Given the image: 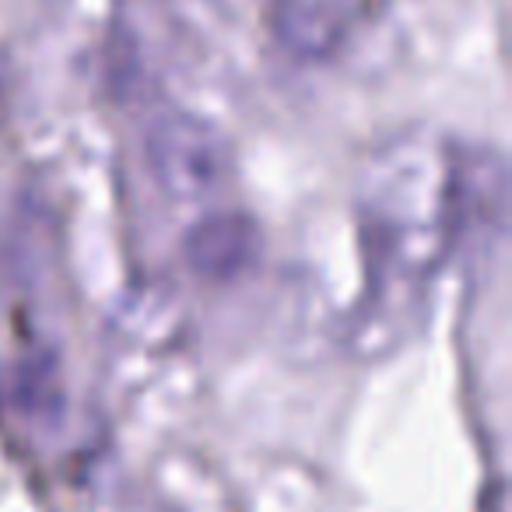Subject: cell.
Listing matches in <instances>:
<instances>
[{"label": "cell", "mask_w": 512, "mask_h": 512, "mask_svg": "<svg viewBox=\"0 0 512 512\" xmlns=\"http://www.w3.org/2000/svg\"><path fill=\"white\" fill-rule=\"evenodd\" d=\"M505 165L495 151L404 134L365 162L355 190L362 295L344 327L355 358H383L418 334L432 288L460 246L502 225Z\"/></svg>", "instance_id": "cell-1"}, {"label": "cell", "mask_w": 512, "mask_h": 512, "mask_svg": "<svg viewBox=\"0 0 512 512\" xmlns=\"http://www.w3.org/2000/svg\"><path fill=\"white\" fill-rule=\"evenodd\" d=\"M144 155L155 183L183 204L211 197L232 172V148L225 134L186 109H162L151 116L144 130Z\"/></svg>", "instance_id": "cell-2"}, {"label": "cell", "mask_w": 512, "mask_h": 512, "mask_svg": "<svg viewBox=\"0 0 512 512\" xmlns=\"http://www.w3.org/2000/svg\"><path fill=\"white\" fill-rule=\"evenodd\" d=\"M186 264L197 278L225 285L246 274L260 253V232L249 214L214 211L200 218L186 235Z\"/></svg>", "instance_id": "cell-3"}, {"label": "cell", "mask_w": 512, "mask_h": 512, "mask_svg": "<svg viewBox=\"0 0 512 512\" xmlns=\"http://www.w3.org/2000/svg\"><path fill=\"white\" fill-rule=\"evenodd\" d=\"M348 25V0H285L278 36L299 57H323L341 43Z\"/></svg>", "instance_id": "cell-4"}]
</instances>
